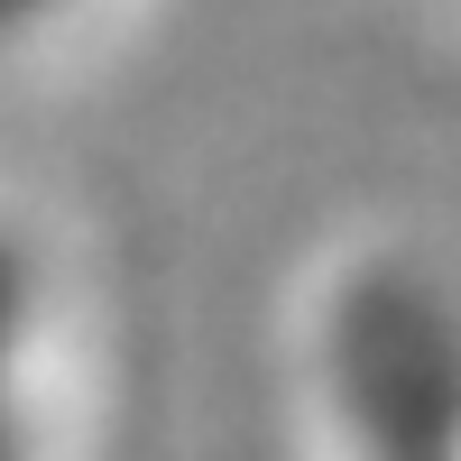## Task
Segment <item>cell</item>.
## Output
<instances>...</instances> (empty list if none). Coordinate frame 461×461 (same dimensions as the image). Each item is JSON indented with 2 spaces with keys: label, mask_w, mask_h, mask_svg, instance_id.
<instances>
[{
  "label": "cell",
  "mask_w": 461,
  "mask_h": 461,
  "mask_svg": "<svg viewBox=\"0 0 461 461\" xmlns=\"http://www.w3.org/2000/svg\"><path fill=\"white\" fill-rule=\"evenodd\" d=\"M47 10H65V0H0V28H28V19H47Z\"/></svg>",
  "instance_id": "6da1fadb"
}]
</instances>
